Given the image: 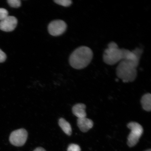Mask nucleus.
<instances>
[{
  "instance_id": "f03ea898",
  "label": "nucleus",
  "mask_w": 151,
  "mask_h": 151,
  "mask_svg": "<svg viewBox=\"0 0 151 151\" xmlns=\"http://www.w3.org/2000/svg\"><path fill=\"white\" fill-rule=\"evenodd\" d=\"M93 56V52L89 47L81 46L75 50L70 56V65L75 69H84L89 65Z\"/></svg>"
},
{
  "instance_id": "2eb2a0df",
  "label": "nucleus",
  "mask_w": 151,
  "mask_h": 151,
  "mask_svg": "<svg viewBox=\"0 0 151 151\" xmlns=\"http://www.w3.org/2000/svg\"><path fill=\"white\" fill-rule=\"evenodd\" d=\"M7 16H8V11L5 9L0 8V20H3Z\"/></svg>"
},
{
  "instance_id": "ddd939ff",
  "label": "nucleus",
  "mask_w": 151,
  "mask_h": 151,
  "mask_svg": "<svg viewBox=\"0 0 151 151\" xmlns=\"http://www.w3.org/2000/svg\"><path fill=\"white\" fill-rule=\"evenodd\" d=\"M9 4L14 8H18L21 5V2L20 0H8Z\"/></svg>"
},
{
  "instance_id": "1a4fd4ad",
  "label": "nucleus",
  "mask_w": 151,
  "mask_h": 151,
  "mask_svg": "<svg viewBox=\"0 0 151 151\" xmlns=\"http://www.w3.org/2000/svg\"><path fill=\"white\" fill-rule=\"evenodd\" d=\"M86 106L84 104H77L73 107V113L78 118L86 117Z\"/></svg>"
},
{
  "instance_id": "dca6fc26",
  "label": "nucleus",
  "mask_w": 151,
  "mask_h": 151,
  "mask_svg": "<svg viewBox=\"0 0 151 151\" xmlns=\"http://www.w3.org/2000/svg\"><path fill=\"white\" fill-rule=\"evenodd\" d=\"M6 59V55L1 49H0V63H3Z\"/></svg>"
},
{
  "instance_id": "423d86ee",
  "label": "nucleus",
  "mask_w": 151,
  "mask_h": 151,
  "mask_svg": "<svg viewBox=\"0 0 151 151\" xmlns=\"http://www.w3.org/2000/svg\"><path fill=\"white\" fill-rule=\"evenodd\" d=\"M67 28V24L63 21L55 20L50 22L49 24L48 31L51 35L58 36L65 32Z\"/></svg>"
},
{
  "instance_id": "7ed1b4c3",
  "label": "nucleus",
  "mask_w": 151,
  "mask_h": 151,
  "mask_svg": "<svg viewBox=\"0 0 151 151\" xmlns=\"http://www.w3.org/2000/svg\"><path fill=\"white\" fill-rule=\"evenodd\" d=\"M108 47L104 51L103 60L107 65H113L119 62L126 59L131 55L132 52L124 48H119L118 45L114 42H111Z\"/></svg>"
},
{
  "instance_id": "39448f33",
  "label": "nucleus",
  "mask_w": 151,
  "mask_h": 151,
  "mask_svg": "<svg viewBox=\"0 0 151 151\" xmlns=\"http://www.w3.org/2000/svg\"><path fill=\"white\" fill-rule=\"evenodd\" d=\"M27 137V131L22 128L13 131L9 136V140L11 144L14 146L20 147L25 144Z\"/></svg>"
},
{
  "instance_id": "f257e3e1",
  "label": "nucleus",
  "mask_w": 151,
  "mask_h": 151,
  "mask_svg": "<svg viewBox=\"0 0 151 151\" xmlns=\"http://www.w3.org/2000/svg\"><path fill=\"white\" fill-rule=\"evenodd\" d=\"M132 51L129 58L120 62L116 69L117 76L124 83L133 82L136 78L137 68L143 52V50L138 48Z\"/></svg>"
},
{
  "instance_id": "9b49d317",
  "label": "nucleus",
  "mask_w": 151,
  "mask_h": 151,
  "mask_svg": "<svg viewBox=\"0 0 151 151\" xmlns=\"http://www.w3.org/2000/svg\"><path fill=\"white\" fill-rule=\"evenodd\" d=\"M58 124L61 129L66 134L70 136L72 134V128L70 124L65 119L60 118Z\"/></svg>"
},
{
  "instance_id": "f3484780",
  "label": "nucleus",
  "mask_w": 151,
  "mask_h": 151,
  "mask_svg": "<svg viewBox=\"0 0 151 151\" xmlns=\"http://www.w3.org/2000/svg\"><path fill=\"white\" fill-rule=\"evenodd\" d=\"M33 151H46V150L42 147H38L36 148Z\"/></svg>"
},
{
  "instance_id": "0eeeda50",
  "label": "nucleus",
  "mask_w": 151,
  "mask_h": 151,
  "mask_svg": "<svg viewBox=\"0 0 151 151\" xmlns=\"http://www.w3.org/2000/svg\"><path fill=\"white\" fill-rule=\"evenodd\" d=\"M17 19L15 17L7 16L0 22V29L6 32L12 31L17 27Z\"/></svg>"
},
{
  "instance_id": "a211bd4d",
  "label": "nucleus",
  "mask_w": 151,
  "mask_h": 151,
  "mask_svg": "<svg viewBox=\"0 0 151 151\" xmlns=\"http://www.w3.org/2000/svg\"><path fill=\"white\" fill-rule=\"evenodd\" d=\"M145 151H151V150L150 149V150H147Z\"/></svg>"
},
{
  "instance_id": "20e7f679",
  "label": "nucleus",
  "mask_w": 151,
  "mask_h": 151,
  "mask_svg": "<svg viewBox=\"0 0 151 151\" xmlns=\"http://www.w3.org/2000/svg\"><path fill=\"white\" fill-rule=\"evenodd\" d=\"M127 127L131 130L128 137L127 144L129 147H133L138 142L143 133V128L140 124L131 122L127 124Z\"/></svg>"
},
{
  "instance_id": "6e6552de",
  "label": "nucleus",
  "mask_w": 151,
  "mask_h": 151,
  "mask_svg": "<svg viewBox=\"0 0 151 151\" xmlns=\"http://www.w3.org/2000/svg\"><path fill=\"white\" fill-rule=\"evenodd\" d=\"M77 123L81 131L84 133L89 131L93 126V121L86 117L78 118Z\"/></svg>"
},
{
  "instance_id": "9d476101",
  "label": "nucleus",
  "mask_w": 151,
  "mask_h": 151,
  "mask_svg": "<svg viewBox=\"0 0 151 151\" xmlns=\"http://www.w3.org/2000/svg\"><path fill=\"white\" fill-rule=\"evenodd\" d=\"M141 105L145 111H150L151 109V95L150 93L145 94L141 99Z\"/></svg>"
},
{
  "instance_id": "f8f14e48",
  "label": "nucleus",
  "mask_w": 151,
  "mask_h": 151,
  "mask_svg": "<svg viewBox=\"0 0 151 151\" xmlns=\"http://www.w3.org/2000/svg\"><path fill=\"white\" fill-rule=\"evenodd\" d=\"M54 1L57 4L66 7L69 6L72 3L71 0H55Z\"/></svg>"
},
{
  "instance_id": "4468645a",
  "label": "nucleus",
  "mask_w": 151,
  "mask_h": 151,
  "mask_svg": "<svg viewBox=\"0 0 151 151\" xmlns=\"http://www.w3.org/2000/svg\"><path fill=\"white\" fill-rule=\"evenodd\" d=\"M80 147L78 145L71 144L69 145L67 149V151H81Z\"/></svg>"
}]
</instances>
